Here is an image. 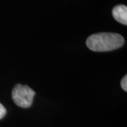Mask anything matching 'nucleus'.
<instances>
[{
  "label": "nucleus",
  "mask_w": 127,
  "mask_h": 127,
  "mask_svg": "<svg viewBox=\"0 0 127 127\" xmlns=\"http://www.w3.org/2000/svg\"><path fill=\"white\" fill-rule=\"evenodd\" d=\"M6 114V110L4 107L0 103V119L3 118Z\"/></svg>",
  "instance_id": "39448f33"
},
{
  "label": "nucleus",
  "mask_w": 127,
  "mask_h": 127,
  "mask_svg": "<svg viewBox=\"0 0 127 127\" xmlns=\"http://www.w3.org/2000/svg\"><path fill=\"white\" fill-rule=\"evenodd\" d=\"M124 39L121 35L113 32H100L93 34L86 40V45L94 52H107L121 47Z\"/></svg>",
  "instance_id": "f257e3e1"
},
{
  "label": "nucleus",
  "mask_w": 127,
  "mask_h": 127,
  "mask_svg": "<svg viewBox=\"0 0 127 127\" xmlns=\"http://www.w3.org/2000/svg\"><path fill=\"white\" fill-rule=\"evenodd\" d=\"M121 86L124 91H127V76H124V77L123 78L121 81Z\"/></svg>",
  "instance_id": "20e7f679"
},
{
  "label": "nucleus",
  "mask_w": 127,
  "mask_h": 127,
  "mask_svg": "<svg viewBox=\"0 0 127 127\" xmlns=\"http://www.w3.org/2000/svg\"><path fill=\"white\" fill-rule=\"evenodd\" d=\"M35 91L28 86L17 84L12 91V99L15 104L23 108H28L31 106Z\"/></svg>",
  "instance_id": "f03ea898"
},
{
  "label": "nucleus",
  "mask_w": 127,
  "mask_h": 127,
  "mask_svg": "<svg viewBox=\"0 0 127 127\" xmlns=\"http://www.w3.org/2000/svg\"><path fill=\"white\" fill-rule=\"evenodd\" d=\"M114 19L123 25H127V7L125 5H117L112 9Z\"/></svg>",
  "instance_id": "7ed1b4c3"
}]
</instances>
